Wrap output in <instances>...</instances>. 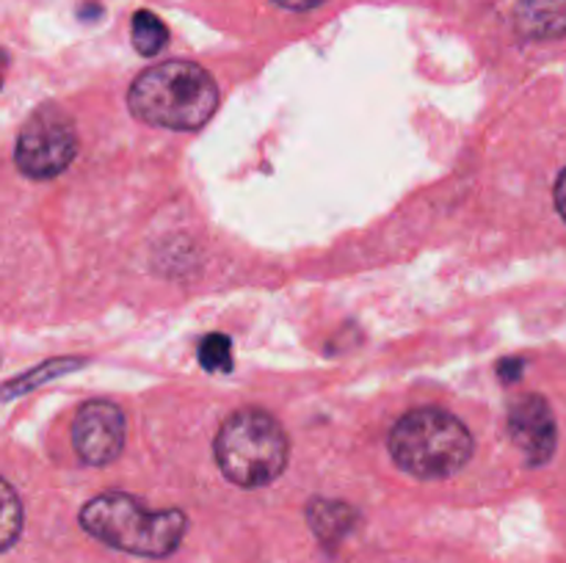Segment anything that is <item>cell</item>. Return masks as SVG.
I'll return each instance as SVG.
<instances>
[{
  "mask_svg": "<svg viewBox=\"0 0 566 563\" xmlns=\"http://www.w3.org/2000/svg\"><path fill=\"white\" fill-rule=\"evenodd\" d=\"M81 528L114 550L142 557H169L188 530L177 508L149 511L142 500L122 491H105L81 508Z\"/></svg>",
  "mask_w": 566,
  "mask_h": 563,
  "instance_id": "obj_2",
  "label": "cell"
},
{
  "mask_svg": "<svg viewBox=\"0 0 566 563\" xmlns=\"http://www.w3.org/2000/svg\"><path fill=\"white\" fill-rule=\"evenodd\" d=\"M72 447L92 467H105L125 447V414L111 401H88L72 419Z\"/></svg>",
  "mask_w": 566,
  "mask_h": 563,
  "instance_id": "obj_6",
  "label": "cell"
},
{
  "mask_svg": "<svg viewBox=\"0 0 566 563\" xmlns=\"http://www.w3.org/2000/svg\"><path fill=\"white\" fill-rule=\"evenodd\" d=\"M387 445L392 461L420 480L451 478L473 456V436L462 419L434 406L403 414Z\"/></svg>",
  "mask_w": 566,
  "mask_h": 563,
  "instance_id": "obj_4",
  "label": "cell"
},
{
  "mask_svg": "<svg viewBox=\"0 0 566 563\" xmlns=\"http://www.w3.org/2000/svg\"><path fill=\"white\" fill-rule=\"evenodd\" d=\"M213 450L227 480L243 489H260L285 472L291 439L274 414L249 406L221 423Z\"/></svg>",
  "mask_w": 566,
  "mask_h": 563,
  "instance_id": "obj_3",
  "label": "cell"
},
{
  "mask_svg": "<svg viewBox=\"0 0 566 563\" xmlns=\"http://www.w3.org/2000/svg\"><path fill=\"white\" fill-rule=\"evenodd\" d=\"M77 155L75 121L55 105H42L17 138L14 163L33 180H50L66 171Z\"/></svg>",
  "mask_w": 566,
  "mask_h": 563,
  "instance_id": "obj_5",
  "label": "cell"
},
{
  "mask_svg": "<svg viewBox=\"0 0 566 563\" xmlns=\"http://www.w3.org/2000/svg\"><path fill=\"white\" fill-rule=\"evenodd\" d=\"M274 3H280L282 9H291V11H310L324 6L326 0H274Z\"/></svg>",
  "mask_w": 566,
  "mask_h": 563,
  "instance_id": "obj_13",
  "label": "cell"
},
{
  "mask_svg": "<svg viewBox=\"0 0 566 563\" xmlns=\"http://www.w3.org/2000/svg\"><path fill=\"white\" fill-rule=\"evenodd\" d=\"M130 39L133 47L149 59V55H158L166 47V42H169V28H166V22L158 14L142 9L130 20Z\"/></svg>",
  "mask_w": 566,
  "mask_h": 563,
  "instance_id": "obj_10",
  "label": "cell"
},
{
  "mask_svg": "<svg viewBox=\"0 0 566 563\" xmlns=\"http://www.w3.org/2000/svg\"><path fill=\"white\" fill-rule=\"evenodd\" d=\"M514 22L525 39H562L566 36V0H520Z\"/></svg>",
  "mask_w": 566,
  "mask_h": 563,
  "instance_id": "obj_8",
  "label": "cell"
},
{
  "mask_svg": "<svg viewBox=\"0 0 566 563\" xmlns=\"http://www.w3.org/2000/svg\"><path fill=\"white\" fill-rule=\"evenodd\" d=\"M22 522H25V517H22L20 497H17L14 486L9 480H3V539H0L3 550H11L14 541L20 539Z\"/></svg>",
  "mask_w": 566,
  "mask_h": 563,
  "instance_id": "obj_12",
  "label": "cell"
},
{
  "mask_svg": "<svg viewBox=\"0 0 566 563\" xmlns=\"http://www.w3.org/2000/svg\"><path fill=\"white\" fill-rule=\"evenodd\" d=\"M556 208L558 213H562V219L566 221V169L562 171V177H558L556 182Z\"/></svg>",
  "mask_w": 566,
  "mask_h": 563,
  "instance_id": "obj_14",
  "label": "cell"
},
{
  "mask_svg": "<svg viewBox=\"0 0 566 563\" xmlns=\"http://www.w3.org/2000/svg\"><path fill=\"white\" fill-rule=\"evenodd\" d=\"M509 434L528 464L551 461L558 445V428L545 397L531 392L514 401L509 408Z\"/></svg>",
  "mask_w": 566,
  "mask_h": 563,
  "instance_id": "obj_7",
  "label": "cell"
},
{
  "mask_svg": "<svg viewBox=\"0 0 566 563\" xmlns=\"http://www.w3.org/2000/svg\"><path fill=\"white\" fill-rule=\"evenodd\" d=\"M199 362L208 373H230L232 370V342L227 334H205L202 342H199V351H197Z\"/></svg>",
  "mask_w": 566,
  "mask_h": 563,
  "instance_id": "obj_11",
  "label": "cell"
},
{
  "mask_svg": "<svg viewBox=\"0 0 566 563\" xmlns=\"http://www.w3.org/2000/svg\"><path fill=\"white\" fill-rule=\"evenodd\" d=\"M520 368H523V362H520V359H512V362H501V379H509V381H517L520 375Z\"/></svg>",
  "mask_w": 566,
  "mask_h": 563,
  "instance_id": "obj_15",
  "label": "cell"
},
{
  "mask_svg": "<svg viewBox=\"0 0 566 563\" xmlns=\"http://www.w3.org/2000/svg\"><path fill=\"white\" fill-rule=\"evenodd\" d=\"M359 522V511L343 500H324L315 497L307 506V524L321 544L337 546Z\"/></svg>",
  "mask_w": 566,
  "mask_h": 563,
  "instance_id": "obj_9",
  "label": "cell"
},
{
  "mask_svg": "<svg viewBox=\"0 0 566 563\" xmlns=\"http://www.w3.org/2000/svg\"><path fill=\"white\" fill-rule=\"evenodd\" d=\"M127 108L138 121L166 130H199L219 108V86L193 61H164L133 81Z\"/></svg>",
  "mask_w": 566,
  "mask_h": 563,
  "instance_id": "obj_1",
  "label": "cell"
}]
</instances>
